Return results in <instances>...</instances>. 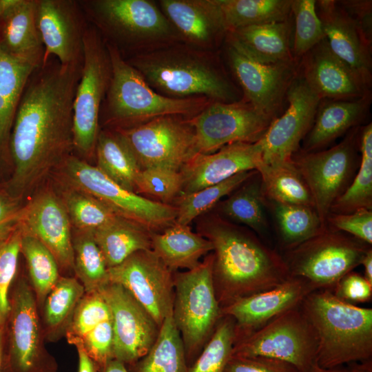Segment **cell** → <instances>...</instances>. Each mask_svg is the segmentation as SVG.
I'll list each match as a JSON object with an SVG mask.
<instances>
[{
    "label": "cell",
    "instance_id": "1",
    "mask_svg": "<svg viewBox=\"0 0 372 372\" xmlns=\"http://www.w3.org/2000/svg\"><path fill=\"white\" fill-rule=\"evenodd\" d=\"M82 65H63L50 57L28 79L9 142L17 194L30 189L73 149V105Z\"/></svg>",
    "mask_w": 372,
    "mask_h": 372
},
{
    "label": "cell",
    "instance_id": "2",
    "mask_svg": "<svg viewBox=\"0 0 372 372\" xmlns=\"http://www.w3.org/2000/svg\"><path fill=\"white\" fill-rule=\"evenodd\" d=\"M198 233L213 246L212 279L220 308L275 287L290 277L280 254L251 231L218 214L204 218Z\"/></svg>",
    "mask_w": 372,
    "mask_h": 372
},
{
    "label": "cell",
    "instance_id": "3",
    "mask_svg": "<svg viewBox=\"0 0 372 372\" xmlns=\"http://www.w3.org/2000/svg\"><path fill=\"white\" fill-rule=\"evenodd\" d=\"M203 52L169 46L139 53L127 61L164 96L224 103L240 101L238 90L219 61Z\"/></svg>",
    "mask_w": 372,
    "mask_h": 372
},
{
    "label": "cell",
    "instance_id": "4",
    "mask_svg": "<svg viewBox=\"0 0 372 372\" xmlns=\"http://www.w3.org/2000/svg\"><path fill=\"white\" fill-rule=\"evenodd\" d=\"M300 307L316 332L320 367L371 359L372 309L344 302L327 289L312 291Z\"/></svg>",
    "mask_w": 372,
    "mask_h": 372
},
{
    "label": "cell",
    "instance_id": "5",
    "mask_svg": "<svg viewBox=\"0 0 372 372\" xmlns=\"http://www.w3.org/2000/svg\"><path fill=\"white\" fill-rule=\"evenodd\" d=\"M106 45L111 77L101 110L104 108L108 119L121 125V128L162 116L197 114L211 101L202 97L174 99L154 91L123 59L118 48L107 42Z\"/></svg>",
    "mask_w": 372,
    "mask_h": 372
},
{
    "label": "cell",
    "instance_id": "6",
    "mask_svg": "<svg viewBox=\"0 0 372 372\" xmlns=\"http://www.w3.org/2000/svg\"><path fill=\"white\" fill-rule=\"evenodd\" d=\"M10 309L2 329L1 372H58L45 340L28 279L17 275L9 294Z\"/></svg>",
    "mask_w": 372,
    "mask_h": 372
},
{
    "label": "cell",
    "instance_id": "7",
    "mask_svg": "<svg viewBox=\"0 0 372 372\" xmlns=\"http://www.w3.org/2000/svg\"><path fill=\"white\" fill-rule=\"evenodd\" d=\"M212 265L211 252L194 269L174 273L172 317L184 344L188 368L223 316L214 287Z\"/></svg>",
    "mask_w": 372,
    "mask_h": 372
},
{
    "label": "cell",
    "instance_id": "8",
    "mask_svg": "<svg viewBox=\"0 0 372 372\" xmlns=\"http://www.w3.org/2000/svg\"><path fill=\"white\" fill-rule=\"evenodd\" d=\"M81 8L90 24L110 43L128 48L153 43H169L180 39L156 4L147 0H81Z\"/></svg>",
    "mask_w": 372,
    "mask_h": 372
},
{
    "label": "cell",
    "instance_id": "9",
    "mask_svg": "<svg viewBox=\"0 0 372 372\" xmlns=\"http://www.w3.org/2000/svg\"><path fill=\"white\" fill-rule=\"evenodd\" d=\"M370 245L326 225L315 236L286 251L289 275L307 280L315 290L334 288L361 265Z\"/></svg>",
    "mask_w": 372,
    "mask_h": 372
},
{
    "label": "cell",
    "instance_id": "10",
    "mask_svg": "<svg viewBox=\"0 0 372 372\" xmlns=\"http://www.w3.org/2000/svg\"><path fill=\"white\" fill-rule=\"evenodd\" d=\"M110 77L106 43L89 23L84 34L83 61L73 105V149L81 157L95 154L100 114Z\"/></svg>",
    "mask_w": 372,
    "mask_h": 372
},
{
    "label": "cell",
    "instance_id": "11",
    "mask_svg": "<svg viewBox=\"0 0 372 372\" xmlns=\"http://www.w3.org/2000/svg\"><path fill=\"white\" fill-rule=\"evenodd\" d=\"M64 161L67 176L74 187L99 199L118 216L152 233L162 231L176 223L178 210L174 205L152 200L125 189L96 166L80 158L68 156Z\"/></svg>",
    "mask_w": 372,
    "mask_h": 372
},
{
    "label": "cell",
    "instance_id": "12",
    "mask_svg": "<svg viewBox=\"0 0 372 372\" xmlns=\"http://www.w3.org/2000/svg\"><path fill=\"white\" fill-rule=\"evenodd\" d=\"M116 132L132 152L141 169L164 167L180 171L198 153L191 119L182 116H158Z\"/></svg>",
    "mask_w": 372,
    "mask_h": 372
},
{
    "label": "cell",
    "instance_id": "13",
    "mask_svg": "<svg viewBox=\"0 0 372 372\" xmlns=\"http://www.w3.org/2000/svg\"><path fill=\"white\" fill-rule=\"evenodd\" d=\"M317 350L316 332L300 304L235 343L232 355L271 358L307 372L316 362Z\"/></svg>",
    "mask_w": 372,
    "mask_h": 372
},
{
    "label": "cell",
    "instance_id": "14",
    "mask_svg": "<svg viewBox=\"0 0 372 372\" xmlns=\"http://www.w3.org/2000/svg\"><path fill=\"white\" fill-rule=\"evenodd\" d=\"M361 127L352 128L344 139L333 147L316 152L298 151L292 161L306 182L313 206L322 222L335 200L349 186L357 163V149Z\"/></svg>",
    "mask_w": 372,
    "mask_h": 372
},
{
    "label": "cell",
    "instance_id": "15",
    "mask_svg": "<svg viewBox=\"0 0 372 372\" xmlns=\"http://www.w3.org/2000/svg\"><path fill=\"white\" fill-rule=\"evenodd\" d=\"M273 120L242 98L232 103L211 101L191 122L198 153L211 154L229 144L258 142Z\"/></svg>",
    "mask_w": 372,
    "mask_h": 372
},
{
    "label": "cell",
    "instance_id": "16",
    "mask_svg": "<svg viewBox=\"0 0 372 372\" xmlns=\"http://www.w3.org/2000/svg\"><path fill=\"white\" fill-rule=\"evenodd\" d=\"M110 282L121 285L149 313L159 327L172 316L174 271L152 249L135 252L108 269Z\"/></svg>",
    "mask_w": 372,
    "mask_h": 372
},
{
    "label": "cell",
    "instance_id": "17",
    "mask_svg": "<svg viewBox=\"0 0 372 372\" xmlns=\"http://www.w3.org/2000/svg\"><path fill=\"white\" fill-rule=\"evenodd\" d=\"M229 65L243 91V98L273 119L282 113L287 91L298 74V61L258 62L227 42Z\"/></svg>",
    "mask_w": 372,
    "mask_h": 372
},
{
    "label": "cell",
    "instance_id": "18",
    "mask_svg": "<svg viewBox=\"0 0 372 372\" xmlns=\"http://www.w3.org/2000/svg\"><path fill=\"white\" fill-rule=\"evenodd\" d=\"M34 18L45 50L43 64L54 57L63 65H83L89 23L79 1L34 0Z\"/></svg>",
    "mask_w": 372,
    "mask_h": 372
},
{
    "label": "cell",
    "instance_id": "19",
    "mask_svg": "<svg viewBox=\"0 0 372 372\" xmlns=\"http://www.w3.org/2000/svg\"><path fill=\"white\" fill-rule=\"evenodd\" d=\"M107 302L114 331V358L126 366L145 355L160 327L149 313L121 285L110 282L99 290Z\"/></svg>",
    "mask_w": 372,
    "mask_h": 372
},
{
    "label": "cell",
    "instance_id": "20",
    "mask_svg": "<svg viewBox=\"0 0 372 372\" xmlns=\"http://www.w3.org/2000/svg\"><path fill=\"white\" fill-rule=\"evenodd\" d=\"M320 101L298 74L287 91L286 110L273 120L261 138L263 163L291 161L313 125Z\"/></svg>",
    "mask_w": 372,
    "mask_h": 372
},
{
    "label": "cell",
    "instance_id": "21",
    "mask_svg": "<svg viewBox=\"0 0 372 372\" xmlns=\"http://www.w3.org/2000/svg\"><path fill=\"white\" fill-rule=\"evenodd\" d=\"M313 291L307 280L290 276L275 287L225 306L221 308L222 316L234 320L236 343L285 311L299 306Z\"/></svg>",
    "mask_w": 372,
    "mask_h": 372
},
{
    "label": "cell",
    "instance_id": "22",
    "mask_svg": "<svg viewBox=\"0 0 372 372\" xmlns=\"http://www.w3.org/2000/svg\"><path fill=\"white\" fill-rule=\"evenodd\" d=\"M19 226L52 254L61 273H74L71 222L62 200L52 192L39 194L22 209Z\"/></svg>",
    "mask_w": 372,
    "mask_h": 372
},
{
    "label": "cell",
    "instance_id": "23",
    "mask_svg": "<svg viewBox=\"0 0 372 372\" xmlns=\"http://www.w3.org/2000/svg\"><path fill=\"white\" fill-rule=\"evenodd\" d=\"M263 144L238 142L211 154H196L180 170L186 195L219 183L242 172L256 170L262 163ZM178 196V197H179Z\"/></svg>",
    "mask_w": 372,
    "mask_h": 372
},
{
    "label": "cell",
    "instance_id": "24",
    "mask_svg": "<svg viewBox=\"0 0 372 372\" xmlns=\"http://www.w3.org/2000/svg\"><path fill=\"white\" fill-rule=\"evenodd\" d=\"M298 74L320 100H351L371 94L353 70L332 52L326 39L300 59Z\"/></svg>",
    "mask_w": 372,
    "mask_h": 372
},
{
    "label": "cell",
    "instance_id": "25",
    "mask_svg": "<svg viewBox=\"0 0 372 372\" xmlns=\"http://www.w3.org/2000/svg\"><path fill=\"white\" fill-rule=\"evenodd\" d=\"M316 10L330 49L370 90L372 83V42L367 39L338 1H316Z\"/></svg>",
    "mask_w": 372,
    "mask_h": 372
},
{
    "label": "cell",
    "instance_id": "26",
    "mask_svg": "<svg viewBox=\"0 0 372 372\" xmlns=\"http://www.w3.org/2000/svg\"><path fill=\"white\" fill-rule=\"evenodd\" d=\"M161 10L180 39L196 48H214L226 35L217 0H161Z\"/></svg>",
    "mask_w": 372,
    "mask_h": 372
},
{
    "label": "cell",
    "instance_id": "27",
    "mask_svg": "<svg viewBox=\"0 0 372 372\" xmlns=\"http://www.w3.org/2000/svg\"><path fill=\"white\" fill-rule=\"evenodd\" d=\"M371 94L351 100L321 99L313 125L304 138L302 151H319L364 119Z\"/></svg>",
    "mask_w": 372,
    "mask_h": 372
},
{
    "label": "cell",
    "instance_id": "28",
    "mask_svg": "<svg viewBox=\"0 0 372 372\" xmlns=\"http://www.w3.org/2000/svg\"><path fill=\"white\" fill-rule=\"evenodd\" d=\"M0 47L35 69L43 64L45 50L34 18V0H19L0 17Z\"/></svg>",
    "mask_w": 372,
    "mask_h": 372
},
{
    "label": "cell",
    "instance_id": "29",
    "mask_svg": "<svg viewBox=\"0 0 372 372\" xmlns=\"http://www.w3.org/2000/svg\"><path fill=\"white\" fill-rule=\"evenodd\" d=\"M291 17L278 22L252 25L226 33V41L254 60L276 63L296 60L292 53Z\"/></svg>",
    "mask_w": 372,
    "mask_h": 372
},
{
    "label": "cell",
    "instance_id": "30",
    "mask_svg": "<svg viewBox=\"0 0 372 372\" xmlns=\"http://www.w3.org/2000/svg\"><path fill=\"white\" fill-rule=\"evenodd\" d=\"M151 249L172 271L189 270L213 250L211 242L189 225L176 223L162 231L152 233Z\"/></svg>",
    "mask_w": 372,
    "mask_h": 372
},
{
    "label": "cell",
    "instance_id": "31",
    "mask_svg": "<svg viewBox=\"0 0 372 372\" xmlns=\"http://www.w3.org/2000/svg\"><path fill=\"white\" fill-rule=\"evenodd\" d=\"M85 292L83 286L75 276H61L47 295L39 312L45 342H55L65 337Z\"/></svg>",
    "mask_w": 372,
    "mask_h": 372
},
{
    "label": "cell",
    "instance_id": "32",
    "mask_svg": "<svg viewBox=\"0 0 372 372\" xmlns=\"http://www.w3.org/2000/svg\"><path fill=\"white\" fill-rule=\"evenodd\" d=\"M92 234L108 269L120 265L136 251L151 249L152 232L120 216Z\"/></svg>",
    "mask_w": 372,
    "mask_h": 372
},
{
    "label": "cell",
    "instance_id": "33",
    "mask_svg": "<svg viewBox=\"0 0 372 372\" xmlns=\"http://www.w3.org/2000/svg\"><path fill=\"white\" fill-rule=\"evenodd\" d=\"M35 68L0 47V152L9 147L11 130L25 85Z\"/></svg>",
    "mask_w": 372,
    "mask_h": 372
},
{
    "label": "cell",
    "instance_id": "34",
    "mask_svg": "<svg viewBox=\"0 0 372 372\" xmlns=\"http://www.w3.org/2000/svg\"><path fill=\"white\" fill-rule=\"evenodd\" d=\"M256 170L265 198L271 202L314 208L310 190L292 160L275 164L262 163Z\"/></svg>",
    "mask_w": 372,
    "mask_h": 372
},
{
    "label": "cell",
    "instance_id": "35",
    "mask_svg": "<svg viewBox=\"0 0 372 372\" xmlns=\"http://www.w3.org/2000/svg\"><path fill=\"white\" fill-rule=\"evenodd\" d=\"M126 366L129 372H187L184 344L172 316L162 323L147 353Z\"/></svg>",
    "mask_w": 372,
    "mask_h": 372
},
{
    "label": "cell",
    "instance_id": "36",
    "mask_svg": "<svg viewBox=\"0 0 372 372\" xmlns=\"http://www.w3.org/2000/svg\"><path fill=\"white\" fill-rule=\"evenodd\" d=\"M96 167L110 178L135 192V183L141 170L134 156L115 131L99 132L95 148Z\"/></svg>",
    "mask_w": 372,
    "mask_h": 372
},
{
    "label": "cell",
    "instance_id": "37",
    "mask_svg": "<svg viewBox=\"0 0 372 372\" xmlns=\"http://www.w3.org/2000/svg\"><path fill=\"white\" fill-rule=\"evenodd\" d=\"M292 0H217L226 32L291 17Z\"/></svg>",
    "mask_w": 372,
    "mask_h": 372
},
{
    "label": "cell",
    "instance_id": "38",
    "mask_svg": "<svg viewBox=\"0 0 372 372\" xmlns=\"http://www.w3.org/2000/svg\"><path fill=\"white\" fill-rule=\"evenodd\" d=\"M251 176L222 203H218L220 215L230 222L244 225L258 233L267 227L265 211V198L258 174Z\"/></svg>",
    "mask_w": 372,
    "mask_h": 372
},
{
    "label": "cell",
    "instance_id": "39",
    "mask_svg": "<svg viewBox=\"0 0 372 372\" xmlns=\"http://www.w3.org/2000/svg\"><path fill=\"white\" fill-rule=\"evenodd\" d=\"M21 254L26 262L28 279L40 312L47 295L62 275L52 254L35 237L23 231Z\"/></svg>",
    "mask_w": 372,
    "mask_h": 372
},
{
    "label": "cell",
    "instance_id": "40",
    "mask_svg": "<svg viewBox=\"0 0 372 372\" xmlns=\"http://www.w3.org/2000/svg\"><path fill=\"white\" fill-rule=\"evenodd\" d=\"M360 165L356 176L344 192L333 203L330 213L349 214L364 208L372 209V125L361 127Z\"/></svg>",
    "mask_w": 372,
    "mask_h": 372
},
{
    "label": "cell",
    "instance_id": "41",
    "mask_svg": "<svg viewBox=\"0 0 372 372\" xmlns=\"http://www.w3.org/2000/svg\"><path fill=\"white\" fill-rule=\"evenodd\" d=\"M271 203L281 243L286 251L315 236L326 227L312 207Z\"/></svg>",
    "mask_w": 372,
    "mask_h": 372
},
{
    "label": "cell",
    "instance_id": "42",
    "mask_svg": "<svg viewBox=\"0 0 372 372\" xmlns=\"http://www.w3.org/2000/svg\"><path fill=\"white\" fill-rule=\"evenodd\" d=\"M72 236L73 271L85 292L99 291L110 282L108 268L91 231Z\"/></svg>",
    "mask_w": 372,
    "mask_h": 372
},
{
    "label": "cell",
    "instance_id": "43",
    "mask_svg": "<svg viewBox=\"0 0 372 372\" xmlns=\"http://www.w3.org/2000/svg\"><path fill=\"white\" fill-rule=\"evenodd\" d=\"M257 173V170L242 172L219 183L198 191L180 196L175 200L178 210L176 223L189 225L196 218L205 214Z\"/></svg>",
    "mask_w": 372,
    "mask_h": 372
},
{
    "label": "cell",
    "instance_id": "44",
    "mask_svg": "<svg viewBox=\"0 0 372 372\" xmlns=\"http://www.w3.org/2000/svg\"><path fill=\"white\" fill-rule=\"evenodd\" d=\"M235 343L234 321L223 316L187 372H224Z\"/></svg>",
    "mask_w": 372,
    "mask_h": 372
},
{
    "label": "cell",
    "instance_id": "45",
    "mask_svg": "<svg viewBox=\"0 0 372 372\" xmlns=\"http://www.w3.org/2000/svg\"><path fill=\"white\" fill-rule=\"evenodd\" d=\"M63 202L70 222L79 231H93L118 216L99 199L76 189L67 192Z\"/></svg>",
    "mask_w": 372,
    "mask_h": 372
},
{
    "label": "cell",
    "instance_id": "46",
    "mask_svg": "<svg viewBox=\"0 0 372 372\" xmlns=\"http://www.w3.org/2000/svg\"><path fill=\"white\" fill-rule=\"evenodd\" d=\"M291 11L294 18L292 53L299 61L325 36L316 10V0H292Z\"/></svg>",
    "mask_w": 372,
    "mask_h": 372
},
{
    "label": "cell",
    "instance_id": "47",
    "mask_svg": "<svg viewBox=\"0 0 372 372\" xmlns=\"http://www.w3.org/2000/svg\"><path fill=\"white\" fill-rule=\"evenodd\" d=\"M183 186L180 171L164 167L141 169L136 177L135 192L153 196L161 203L172 205L179 196Z\"/></svg>",
    "mask_w": 372,
    "mask_h": 372
},
{
    "label": "cell",
    "instance_id": "48",
    "mask_svg": "<svg viewBox=\"0 0 372 372\" xmlns=\"http://www.w3.org/2000/svg\"><path fill=\"white\" fill-rule=\"evenodd\" d=\"M21 234L19 225L8 237L0 241V328L2 329L10 309V290L17 275Z\"/></svg>",
    "mask_w": 372,
    "mask_h": 372
},
{
    "label": "cell",
    "instance_id": "49",
    "mask_svg": "<svg viewBox=\"0 0 372 372\" xmlns=\"http://www.w3.org/2000/svg\"><path fill=\"white\" fill-rule=\"evenodd\" d=\"M110 319V307L100 291L85 292L76 308L65 338H81L98 324Z\"/></svg>",
    "mask_w": 372,
    "mask_h": 372
},
{
    "label": "cell",
    "instance_id": "50",
    "mask_svg": "<svg viewBox=\"0 0 372 372\" xmlns=\"http://www.w3.org/2000/svg\"><path fill=\"white\" fill-rule=\"evenodd\" d=\"M326 225L329 228L350 236L371 245L372 211L360 208L349 214L330 213Z\"/></svg>",
    "mask_w": 372,
    "mask_h": 372
},
{
    "label": "cell",
    "instance_id": "51",
    "mask_svg": "<svg viewBox=\"0 0 372 372\" xmlns=\"http://www.w3.org/2000/svg\"><path fill=\"white\" fill-rule=\"evenodd\" d=\"M80 340L86 353L98 364L99 369L107 361L114 358L112 319L100 323Z\"/></svg>",
    "mask_w": 372,
    "mask_h": 372
},
{
    "label": "cell",
    "instance_id": "52",
    "mask_svg": "<svg viewBox=\"0 0 372 372\" xmlns=\"http://www.w3.org/2000/svg\"><path fill=\"white\" fill-rule=\"evenodd\" d=\"M224 372H299L292 364L265 356L232 355Z\"/></svg>",
    "mask_w": 372,
    "mask_h": 372
},
{
    "label": "cell",
    "instance_id": "53",
    "mask_svg": "<svg viewBox=\"0 0 372 372\" xmlns=\"http://www.w3.org/2000/svg\"><path fill=\"white\" fill-rule=\"evenodd\" d=\"M339 300L351 304L369 302L372 298V284L353 271L344 276L331 291Z\"/></svg>",
    "mask_w": 372,
    "mask_h": 372
},
{
    "label": "cell",
    "instance_id": "54",
    "mask_svg": "<svg viewBox=\"0 0 372 372\" xmlns=\"http://www.w3.org/2000/svg\"><path fill=\"white\" fill-rule=\"evenodd\" d=\"M338 2L358 25L367 39L372 42V1L342 0Z\"/></svg>",
    "mask_w": 372,
    "mask_h": 372
},
{
    "label": "cell",
    "instance_id": "55",
    "mask_svg": "<svg viewBox=\"0 0 372 372\" xmlns=\"http://www.w3.org/2000/svg\"><path fill=\"white\" fill-rule=\"evenodd\" d=\"M22 209L13 196L0 192V241L19 225Z\"/></svg>",
    "mask_w": 372,
    "mask_h": 372
},
{
    "label": "cell",
    "instance_id": "56",
    "mask_svg": "<svg viewBox=\"0 0 372 372\" xmlns=\"http://www.w3.org/2000/svg\"><path fill=\"white\" fill-rule=\"evenodd\" d=\"M69 344L75 347L78 354V372H99L98 364L91 359L84 350L79 338L67 339Z\"/></svg>",
    "mask_w": 372,
    "mask_h": 372
},
{
    "label": "cell",
    "instance_id": "57",
    "mask_svg": "<svg viewBox=\"0 0 372 372\" xmlns=\"http://www.w3.org/2000/svg\"><path fill=\"white\" fill-rule=\"evenodd\" d=\"M99 372H129L122 362L112 358L107 361L99 369Z\"/></svg>",
    "mask_w": 372,
    "mask_h": 372
},
{
    "label": "cell",
    "instance_id": "58",
    "mask_svg": "<svg viewBox=\"0 0 372 372\" xmlns=\"http://www.w3.org/2000/svg\"><path fill=\"white\" fill-rule=\"evenodd\" d=\"M349 372H372V360L355 362L348 364Z\"/></svg>",
    "mask_w": 372,
    "mask_h": 372
},
{
    "label": "cell",
    "instance_id": "59",
    "mask_svg": "<svg viewBox=\"0 0 372 372\" xmlns=\"http://www.w3.org/2000/svg\"><path fill=\"white\" fill-rule=\"evenodd\" d=\"M361 265L364 268V278L372 284V249L370 248L363 258Z\"/></svg>",
    "mask_w": 372,
    "mask_h": 372
},
{
    "label": "cell",
    "instance_id": "60",
    "mask_svg": "<svg viewBox=\"0 0 372 372\" xmlns=\"http://www.w3.org/2000/svg\"><path fill=\"white\" fill-rule=\"evenodd\" d=\"M307 372H349L347 367L342 366L331 369H324L320 367L316 362Z\"/></svg>",
    "mask_w": 372,
    "mask_h": 372
},
{
    "label": "cell",
    "instance_id": "61",
    "mask_svg": "<svg viewBox=\"0 0 372 372\" xmlns=\"http://www.w3.org/2000/svg\"><path fill=\"white\" fill-rule=\"evenodd\" d=\"M1 355H2V329L0 328V372L1 368Z\"/></svg>",
    "mask_w": 372,
    "mask_h": 372
}]
</instances>
